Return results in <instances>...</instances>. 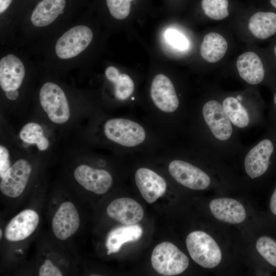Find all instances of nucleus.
I'll return each mask as SVG.
<instances>
[{
  "label": "nucleus",
  "instance_id": "obj_26",
  "mask_svg": "<svg viewBox=\"0 0 276 276\" xmlns=\"http://www.w3.org/2000/svg\"><path fill=\"white\" fill-rule=\"evenodd\" d=\"M258 252L268 263L276 267V242L270 237L263 236L256 242Z\"/></svg>",
  "mask_w": 276,
  "mask_h": 276
},
{
  "label": "nucleus",
  "instance_id": "obj_31",
  "mask_svg": "<svg viewBox=\"0 0 276 276\" xmlns=\"http://www.w3.org/2000/svg\"><path fill=\"white\" fill-rule=\"evenodd\" d=\"M11 167L9 152L4 146H0V177L2 178Z\"/></svg>",
  "mask_w": 276,
  "mask_h": 276
},
{
  "label": "nucleus",
  "instance_id": "obj_25",
  "mask_svg": "<svg viewBox=\"0 0 276 276\" xmlns=\"http://www.w3.org/2000/svg\"><path fill=\"white\" fill-rule=\"evenodd\" d=\"M201 7L204 14L214 20H221L229 15L228 0H202Z\"/></svg>",
  "mask_w": 276,
  "mask_h": 276
},
{
  "label": "nucleus",
  "instance_id": "obj_16",
  "mask_svg": "<svg viewBox=\"0 0 276 276\" xmlns=\"http://www.w3.org/2000/svg\"><path fill=\"white\" fill-rule=\"evenodd\" d=\"M25 75L21 61L13 54L7 55L0 61V85L5 92L17 90Z\"/></svg>",
  "mask_w": 276,
  "mask_h": 276
},
{
  "label": "nucleus",
  "instance_id": "obj_18",
  "mask_svg": "<svg viewBox=\"0 0 276 276\" xmlns=\"http://www.w3.org/2000/svg\"><path fill=\"white\" fill-rule=\"evenodd\" d=\"M237 68L240 77L250 85L260 84L265 79V72L262 61L252 52H245L239 56Z\"/></svg>",
  "mask_w": 276,
  "mask_h": 276
},
{
  "label": "nucleus",
  "instance_id": "obj_23",
  "mask_svg": "<svg viewBox=\"0 0 276 276\" xmlns=\"http://www.w3.org/2000/svg\"><path fill=\"white\" fill-rule=\"evenodd\" d=\"M248 29L256 37L264 39L276 33V14L258 12L253 14L248 22Z\"/></svg>",
  "mask_w": 276,
  "mask_h": 276
},
{
  "label": "nucleus",
  "instance_id": "obj_35",
  "mask_svg": "<svg viewBox=\"0 0 276 276\" xmlns=\"http://www.w3.org/2000/svg\"><path fill=\"white\" fill-rule=\"evenodd\" d=\"M271 5L276 9V0H270Z\"/></svg>",
  "mask_w": 276,
  "mask_h": 276
},
{
  "label": "nucleus",
  "instance_id": "obj_19",
  "mask_svg": "<svg viewBox=\"0 0 276 276\" xmlns=\"http://www.w3.org/2000/svg\"><path fill=\"white\" fill-rule=\"evenodd\" d=\"M105 76L113 87V94L116 99L120 102L133 101L134 83L132 79L125 73H121L113 66H110L105 71Z\"/></svg>",
  "mask_w": 276,
  "mask_h": 276
},
{
  "label": "nucleus",
  "instance_id": "obj_21",
  "mask_svg": "<svg viewBox=\"0 0 276 276\" xmlns=\"http://www.w3.org/2000/svg\"><path fill=\"white\" fill-rule=\"evenodd\" d=\"M65 0H42L33 11L31 22L36 27H45L53 22L63 13Z\"/></svg>",
  "mask_w": 276,
  "mask_h": 276
},
{
  "label": "nucleus",
  "instance_id": "obj_29",
  "mask_svg": "<svg viewBox=\"0 0 276 276\" xmlns=\"http://www.w3.org/2000/svg\"><path fill=\"white\" fill-rule=\"evenodd\" d=\"M265 128L276 135V91L266 118Z\"/></svg>",
  "mask_w": 276,
  "mask_h": 276
},
{
  "label": "nucleus",
  "instance_id": "obj_37",
  "mask_svg": "<svg viewBox=\"0 0 276 276\" xmlns=\"http://www.w3.org/2000/svg\"><path fill=\"white\" fill-rule=\"evenodd\" d=\"M274 53H275V57H276V45H275V46L274 47Z\"/></svg>",
  "mask_w": 276,
  "mask_h": 276
},
{
  "label": "nucleus",
  "instance_id": "obj_36",
  "mask_svg": "<svg viewBox=\"0 0 276 276\" xmlns=\"http://www.w3.org/2000/svg\"><path fill=\"white\" fill-rule=\"evenodd\" d=\"M2 234H3L2 231V229H0V235H1L0 238H2Z\"/></svg>",
  "mask_w": 276,
  "mask_h": 276
},
{
  "label": "nucleus",
  "instance_id": "obj_20",
  "mask_svg": "<svg viewBox=\"0 0 276 276\" xmlns=\"http://www.w3.org/2000/svg\"><path fill=\"white\" fill-rule=\"evenodd\" d=\"M142 234V227L136 224L125 225L112 229L108 234L106 240L107 255L118 252L124 243L138 240Z\"/></svg>",
  "mask_w": 276,
  "mask_h": 276
},
{
  "label": "nucleus",
  "instance_id": "obj_27",
  "mask_svg": "<svg viewBox=\"0 0 276 276\" xmlns=\"http://www.w3.org/2000/svg\"><path fill=\"white\" fill-rule=\"evenodd\" d=\"M134 0H106L111 15L118 19L126 18L129 14L131 2Z\"/></svg>",
  "mask_w": 276,
  "mask_h": 276
},
{
  "label": "nucleus",
  "instance_id": "obj_34",
  "mask_svg": "<svg viewBox=\"0 0 276 276\" xmlns=\"http://www.w3.org/2000/svg\"><path fill=\"white\" fill-rule=\"evenodd\" d=\"M12 0H0V12L3 13L10 6Z\"/></svg>",
  "mask_w": 276,
  "mask_h": 276
},
{
  "label": "nucleus",
  "instance_id": "obj_24",
  "mask_svg": "<svg viewBox=\"0 0 276 276\" xmlns=\"http://www.w3.org/2000/svg\"><path fill=\"white\" fill-rule=\"evenodd\" d=\"M19 136L24 142L35 144L40 151L45 150L49 147V142L44 135L42 128L36 123H28L24 126Z\"/></svg>",
  "mask_w": 276,
  "mask_h": 276
},
{
  "label": "nucleus",
  "instance_id": "obj_3",
  "mask_svg": "<svg viewBox=\"0 0 276 276\" xmlns=\"http://www.w3.org/2000/svg\"><path fill=\"white\" fill-rule=\"evenodd\" d=\"M220 100L225 113L238 131L265 127V106L259 98L238 93L223 96Z\"/></svg>",
  "mask_w": 276,
  "mask_h": 276
},
{
  "label": "nucleus",
  "instance_id": "obj_9",
  "mask_svg": "<svg viewBox=\"0 0 276 276\" xmlns=\"http://www.w3.org/2000/svg\"><path fill=\"white\" fill-rule=\"evenodd\" d=\"M93 32L86 26L74 27L65 32L57 40L55 52L62 59L73 58L83 51L93 39Z\"/></svg>",
  "mask_w": 276,
  "mask_h": 276
},
{
  "label": "nucleus",
  "instance_id": "obj_14",
  "mask_svg": "<svg viewBox=\"0 0 276 276\" xmlns=\"http://www.w3.org/2000/svg\"><path fill=\"white\" fill-rule=\"evenodd\" d=\"M39 221V216L35 211L25 210L8 223L5 231V238L11 242L24 240L35 231Z\"/></svg>",
  "mask_w": 276,
  "mask_h": 276
},
{
  "label": "nucleus",
  "instance_id": "obj_7",
  "mask_svg": "<svg viewBox=\"0 0 276 276\" xmlns=\"http://www.w3.org/2000/svg\"><path fill=\"white\" fill-rule=\"evenodd\" d=\"M186 245L191 258L200 266L213 268L221 260V251L214 239L207 233L196 231L190 233Z\"/></svg>",
  "mask_w": 276,
  "mask_h": 276
},
{
  "label": "nucleus",
  "instance_id": "obj_15",
  "mask_svg": "<svg viewBox=\"0 0 276 276\" xmlns=\"http://www.w3.org/2000/svg\"><path fill=\"white\" fill-rule=\"evenodd\" d=\"M106 212L109 217L124 225L136 224L144 215L142 206L135 200L128 197L112 201L108 204Z\"/></svg>",
  "mask_w": 276,
  "mask_h": 276
},
{
  "label": "nucleus",
  "instance_id": "obj_30",
  "mask_svg": "<svg viewBox=\"0 0 276 276\" xmlns=\"http://www.w3.org/2000/svg\"><path fill=\"white\" fill-rule=\"evenodd\" d=\"M39 276H62L61 271L50 260L44 261L39 269Z\"/></svg>",
  "mask_w": 276,
  "mask_h": 276
},
{
  "label": "nucleus",
  "instance_id": "obj_32",
  "mask_svg": "<svg viewBox=\"0 0 276 276\" xmlns=\"http://www.w3.org/2000/svg\"><path fill=\"white\" fill-rule=\"evenodd\" d=\"M270 208L272 213L276 216V188L270 199Z\"/></svg>",
  "mask_w": 276,
  "mask_h": 276
},
{
  "label": "nucleus",
  "instance_id": "obj_4",
  "mask_svg": "<svg viewBox=\"0 0 276 276\" xmlns=\"http://www.w3.org/2000/svg\"><path fill=\"white\" fill-rule=\"evenodd\" d=\"M239 154L243 156L245 172L248 177L255 179L264 176L276 161V135L266 130L256 143L244 146Z\"/></svg>",
  "mask_w": 276,
  "mask_h": 276
},
{
  "label": "nucleus",
  "instance_id": "obj_6",
  "mask_svg": "<svg viewBox=\"0 0 276 276\" xmlns=\"http://www.w3.org/2000/svg\"><path fill=\"white\" fill-rule=\"evenodd\" d=\"M154 270L163 275L172 276L183 272L188 267L187 256L170 242H163L153 249L151 258Z\"/></svg>",
  "mask_w": 276,
  "mask_h": 276
},
{
  "label": "nucleus",
  "instance_id": "obj_12",
  "mask_svg": "<svg viewBox=\"0 0 276 276\" xmlns=\"http://www.w3.org/2000/svg\"><path fill=\"white\" fill-rule=\"evenodd\" d=\"M134 177L141 194L149 203L155 202L166 192L167 183L166 179L149 168H138Z\"/></svg>",
  "mask_w": 276,
  "mask_h": 276
},
{
  "label": "nucleus",
  "instance_id": "obj_1",
  "mask_svg": "<svg viewBox=\"0 0 276 276\" xmlns=\"http://www.w3.org/2000/svg\"><path fill=\"white\" fill-rule=\"evenodd\" d=\"M220 98H208L189 108L183 133L189 147L215 157L239 154L244 146Z\"/></svg>",
  "mask_w": 276,
  "mask_h": 276
},
{
  "label": "nucleus",
  "instance_id": "obj_8",
  "mask_svg": "<svg viewBox=\"0 0 276 276\" xmlns=\"http://www.w3.org/2000/svg\"><path fill=\"white\" fill-rule=\"evenodd\" d=\"M41 106L49 119L56 124H63L68 121L70 110L66 96L56 84L48 82L39 91Z\"/></svg>",
  "mask_w": 276,
  "mask_h": 276
},
{
  "label": "nucleus",
  "instance_id": "obj_28",
  "mask_svg": "<svg viewBox=\"0 0 276 276\" xmlns=\"http://www.w3.org/2000/svg\"><path fill=\"white\" fill-rule=\"evenodd\" d=\"M167 41L173 47L183 50L188 47V41L184 35L176 30L170 29L165 33Z\"/></svg>",
  "mask_w": 276,
  "mask_h": 276
},
{
  "label": "nucleus",
  "instance_id": "obj_13",
  "mask_svg": "<svg viewBox=\"0 0 276 276\" xmlns=\"http://www.w3.org/2000/svg\"><path fill=\"white\" fill-rule=\"evenodd\" d=\"M80 225V217L74 204L63 202L59 207L52 219V227L55 237L64 240L77 231Z\"/></svg>",
  "mask_w": 276,
  "mask_h": 276
},
{
  "label": "nucleus",
  "instance_id": "obj_22",
  "mask_svg": "<svg viewBox=\"0 0 276 276\" xmlns=\"http://www.w3.org/2000/svg\"><path fill=\"white\" fill-rule=\"evenodd\" d=\"M227 47V42L221 35L211 32L204 37L200 45V53L205 61L215 63L224 57Z\"/></svg>",
  "mask_w": 276,
  "mask_h": 276
},
{
  "label": "nucleus",
  "instance_id": "obj_17",
  "mask_svg": "<svg viewBox=\"0 0 276 276\" xmlns=\"http://www.w3.org/2000/svg\"><path fill=\"white\" fill-rule=\"evenodd\" d=\"M209 207L213 216L223 222L238 224L246 218V211L243 205L232 198L213 199L210 202Z\"/></svg>",
  "mask_w": 276,
  "mask_h": 276
},
{
  "label": "nucleus",
  "instance_id": "obj_33",
  "mask_svg": "<svg viewBox=\"0 0 276 276\" xmlns=\"http://www.w3.org/2000/svg\"><path fill=\"white\" fill-rule=\"evenodd\" d=\"M6 97L11 100H14L18 97V92L17 90H13L5 92Z\"/></svg>",
  "mask_w": 276,
  "mask_h": 276
},
{
  "label": "nucleus",
  "instance_id": "obj_5",
  "mask_svg": "<svg viewBox=\"0 0 276 276\" xmlns=\"http://www.w3.org/2000/svg\"><path fill=\"white\" fill-rule=\"evenodd\" d=\"M175 157L168 165V171L172 178L183 187L195 190H203L211 185L209 174L200 167L181 157L178 148L173 149Z\"/></svg>",
  "mask_w": 276,
  "mask_h": 276
},
{
  "label": "nucleus",
  "instance_id": "obj_11",
  "mask_svg": "<svg viewBox=\"0 0 276 276\" xmlns=\"http://www.w3.org/2000/svg\"><path fill=\"white\" fill-rule=\"evenodd\" d=\"M74 175L85 189L99 195L107 192L113 183L112 176L107 170L84 164L76 168Z\"/></svg>",
  "mask_w": 276,
  "mask_h": 276
},
{
  "label": "nucleus",
  "instance_id": "obj_2",
  "mask_svg": "<svg viewBox=\"0 0 276 276\" xmlns=\"http://www.w3.org/2000/svg\"><path fill=\"white\" fill-rule=\"evenodd\" d=\"M103 133L108 141L125 153L157 151L165 140L150 122L126 117L107 120Z\"/></svg>",
  "mask_w": 276,
  "mask_h": 276
},
{
  "label": "nucleus",
  "instance_id": "obj_10",
  "mask_svg": "<svg viewBox=\"0 0 276 276\" xmlns=\"http://www.w3.org/2000/svg\"><path fill=\"white\" fill-rule=\"evenodd\" d=\"M31 171L29 162L24 159L16 161L1 178V192L11 198L19 196L26 188Z\"/></svg>",
  "mask_w": 276,
  "mask_h": 276
}]
</instances>
